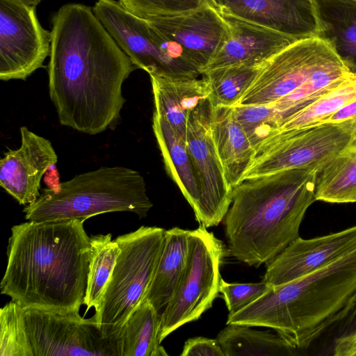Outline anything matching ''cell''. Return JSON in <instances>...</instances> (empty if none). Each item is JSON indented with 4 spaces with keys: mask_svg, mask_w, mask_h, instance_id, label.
I'll return each mask as SVG.
<instances>
[{
    "mask_svg": "<svg viewBox=\"0 0 356 356\" xmlns=\"http://www.w3.org/2000/svg\"><path fill=\"white\" fill-rule=\"evenodd\" d=\"M51 25L48 88L60 124L89 135L113 129L126 102L123 83L138 67L90 6L65 4Z\"/></svg>",
    "mask_w": 356,
    "mask_h": 356,
    "instance_id": "cell-1",
    "label": "cell"
},
{
    "mask_svg": "<svg viewBox=\"0 0 356 356\" xmlns=\"http://www.w3.org/2000/svg\"><path fill=\"white\" fill-rule=\"evenodd\" d=\"M85 221L28 220L12 227L1 293L25 309L79 312L90 254Z\"/></svg>",
    "mask_w": 356,
    "mask_h": 356,
    "instance_id": "cell-2",
    "label": "cell"
},
{
    "mask_svg": "<svg viewBox=\"0 0 356 356\" xmlns=\"http://www.w3.org/2000/svg\"><path fill=\"white\" fill-rule=\"evenodd\" d=\"M316 168L280 170L243 179L232 190L223 218L229 254L248 266L267 264L300 237L316 201Z\"/></svg>",
    "mask_w": 356,
    "mask_h": 356,
    "instance_id": "cell-3",
    "label": "cell"
},
{
    "mask_svg": "<svg viewBox=\"0 0 356 356\" xmlns=\"http://www.w3.org/2000/svg\"><path fill=\"white\" fill-rule=\"evenodd\" d=\"M356 303V248L291 282L270 286L227 324L273 329L298 350L334 333Z\"/></svg>",
    "mask_w": 356,
    "mask_h": 356,
    "instance_id": "cell-4",
    "label": "cell"
},
{
    "mask_svg": "<svg viewBox=\"0 0 356 356\" xmlns=\"http://www.w3.org/2000/svg\"><path fill=\"white\" fill-rule=\"evenodd\" d=\"M153 204L145 181L136 170L122 166L101 167L75 175L42 191L38 199L25 206V219L36 222L87 220L116 211L145 218Z\"/></svg>",
    "mask_w": 356,
    "mask_h": 356,
    "instance_id": "cell-5",
    "label": "cell"
},
{
    "mask_svg": "<svg viewBox=\"0 0 356 356\" xmlns=\"http://www.w3.org/2000/svg\"><path fill=\"white\" fill-rule=\"evenodd\" d=\"M165 234L163 228L141 226L115 238L120 253L94 314L105 335H118L143 302L159 263Z\"/></svg>",
    "mask_w": 356,
    "mask_h": 356,
    "instance_id": "cell-6",
    "label": "cell"
},
{
    "mask_svg": "<svg viewBox=\"0 0 356 356\" xmlns=\"http://www.w3.org/2000/svg\"><path fill=\"white\" fill-rule=\"evenodd\" d=\"M92 10L132 63L149 75L197 77L200 70L177 42L167 38L147 20L127 10L116 0H97Z\"/></svg>",
    "mask_w": 356,
    "mask_h": 356,
    "instance_id": "cell-7",
    "label": "cell"
},
{
    "mask_svg": "<svg viewBox=\"0 0 356 356\" xmlns=\"http://www.w3.org/2000/svg\"><path fill=\"white\" fill-rule=\"evenodd\" d=\"M355 131L356 124L351 120L277 131L254 149L243 179L292 168L321 170L346 147Z\"/></svg>",
    "mask_w": 356,
    "mask_h": 356,
    "instance_id": "cell-8",
    "label": "cell"
},
{
    "mask_svg": "<svg viewBox=\"0 0 356 356\" xmlns=\"http://www.w3.org/2000/svg\"><path fill=\"white\" fill-rule=\"evenodd\" d=\"M224 255L221 241L200 225L189 230L186 265L175 293L161 314V342L181 325L197 320L219 293Z\"/></svg>",
    "mask_w": 356,
    "mask_h": 356,
    "instance_id": "cell-9",
    "label": "cell"
},
{
    "mask_svg": "<svg viewBox=\"0 0 356 356\" xmlns=\"http://www.w3.org/2000/svg\"><path fill=\"white\" fill-rule=\"evenodd\" d=\"M344 66L318 38L298 40L262 64L234 106L272 104L315 76Z\"/></svg>",
    "mask_w": 356,
    "mask_h": 356,
    "instance_id": "cell-10",
    "label": "cell"
},
{
    "mask_svg": "<svg viewBox=\"0 0 356 356\" xmlns=\"http://www.w3.org/2000/svg\"><path fill=\"white\" fill-rule=\"evenodd\" d=\"M24 321L32 356H120L119 334L105 335L94 315L24 308Z\"/></svg>",
    "mask_w": 356,
    "mask_h": 356,
    "instance_id": "cell-11",
    "label": "cell"
},
{
    "mask_svg": "<svg viewBox=\"0 0 356 356\" xmlns=\"http://www.w3.org/2000/svg\"><path fill=\"white\" fill-rule=\"evenodd\" d=\"M36 7L0 0V79L25 81L51 51V33L40 24Z\"/></svg>",
    "mask_w": 356,
    "mask_h": 356,
    "instance_id": "cell-12",
    "label": "cell"
},
{
    "mask_svg": "<svg viewBox=\"0 0 356 356\" xmlns=\"http://www.w3.org/2000/svg\"><path fill=\"white\" fill-rule=\"evenodd\" d=\"M209 98L190 114L186 142L197 177L200 197L195 213L196 220L206 228L223 220L232 201L229 188L218 156L210 127Z\"/></svg>",
    "mask_w": 356,
    "mask_h": 356,
    "instance_id": "cell-13",
    "label": "cell"
},
{
    "mask_svg": "<svg viewBox=\"0 0 356 356\" xmlns=\"http://www.w3.org/2000/svg\"><path fill=\"white\" fill-rule=\"evenodd\" d=\"M147 21L179 44L202 74L229 37V26L213 3L188 13Z\"/></svg>",
    "mask_w": 356,
    "mask_h": 356,
    "instance_id": "cell-14",
    "label": "cell"
},
{
    "mask_svg": "<svg viewBox=\"0 0 356 356\" xmlns=\"http://www.w3.org/2000/svg\"><path fill=\"white\" fill-rule=\"evenodd\" d=\"M356 248V225L341 231L312 238L300 236L267 263L262 280L270 286L307 275Z\"/></svg>",
    "mask_w": 356,
    "mask_h": 356,
    "instance_id": "cell-15",
    "label": "cell"
},
{
    "mask_svg": "<svg viewBox=\"0 0 356 356\" xmlns=\"http://www.w3.org/2000/svg\"><path fill=\"white\" fill-rule=\"evenodd\" d=\"M19 131L20 147L8 149L0 161V186L19 204L28 206L40 197L41 179L58 156L48 139L26 127Z\"/></svg>",
    "mask_w": 356,
    "mask_h": 356,
    "instance_id": "cell-16",
    "label": "cell"
},
{
    "mask_svg": "<svg viewBox=\"0 0 356 356\" xmlns=\"http://www.w3.org/2000/svg\"><path fill=\"white\" fill-rule=\"evenodd\" d=\"M220 11L297 40L317 37L313 0H211Z\"/></svg>",
    "mask_w": 356,
    "mask_h": 356,
    "instance_id": "cell-17",
    "label": "cell"
},
{
    "mask_svg": "<svg viewBox=\"0 0 356 356\" xmlns=\"http://www.w3.org/2000/svg\"><path fill=\"white\" fill-rule=\"evenodd\" d=\"M220 12L229 26V37L203 72L234 65H260L298 40Z\"/></svg>",
    "mask_w": 356,
    "mask_h": 356,
    "instance_id": "cell-18",
    "label": "cell"
},
{
    "mask_svg": "<svg viewBox=\"0 0 356 356\" xmlns=\"http://www.w3.org/2000/svg\"><path fill=\"white\" fill-rule=\"evenodd\" d=\"M154 97V112L165 119L186 139L191 113L208 99L210 89L202 76L172 77L149 75Z\"/></svg>",
    "mask_w": 356,
    "mask_h": 356,
    "instance_id": "cell-19",
    "label": "cell"
},
{
    "mask_svg": "<svg viewBox=\"0 0 356 356\" xmlns=\"http://www.w3.org/2000/svg\"><path fill=\"white\" fill-rule=\"evenodd\" d=\"M210 127L227 184L232 190L242 181L254 149L236 120L233 106L211 104Z\"/></svg>",
    "mask_w": 356,
    "mask_h": 356,
    "instance_id": "cell-20",
    "label": "cell"
},
{
    "mask_svg": "<svg viewBox=\"0 0 356 356\" xmlns=\"http://www.w3.org/2000/svg\"><path fill=\"white\" fill-rule=\"evenodd\" d=\"M318 24L317 38L324 41L349 71L356 73V1L313 0Z\"/></svg>",
    "mask_w": 356,
    "mask_h": 356,
    "instance_id": "cell-21",
    "label": "cell"
},
{
    "mask_svg": "<svg viewBox=\"0 0 356 356\" xmlns=\"http://www.w3.org/2000/svg\"><path fill=\"white\" fill-rule=\"evenodd\" d=\"M152 129L168 176L178 186L195 212L200 202V192L186 139L155 112L153 113Z\"/></svg>",
    "mask_w": 356,
    "mask_h": 356,
    "instance_id": "cell-22",
    "label": "cell"
},
{
    "mask_svg": "<svg viewBox=\"0 0 356 356\" xmlns=\"http://www.w3.org/2000/svg\"><path fill=\"white\" fill-rule=\"evenodd\" d=\"M188 236L189 230L179 227L165 230L159 263L143 299L158 312L165 308L175 293L187 259Z\"/></svg>",
    "mask_w": 356,
    "mask_h": 356,
    "instance_id": "cell-23",
    "label": "cell"
},
{
    "mask_svg": "<svg viewBox=\"0 0 356 356\" xmlns=\"http://www.w3.org/2000/svg\"><path fill=\"white\" fill-rule=\"evenodd\" d=\"M161 323L159 312L143 300L119 332L120 356L168 355L160 345Z\"/></svg>",
    "mask_w": 356,
    "mask_h": 356,
    "instance_id": "cell-24",
    "label": "cell"
},
{
    "mask_svg": "<svg viewBox=\"0 0 356 356\" xmlns=\"http://www.w3.org/2000/svg\"><path fill=\"white\" fill-rule=\"evenodd\" d=\"M316 200L356 202V131L346 147L318 173Z\"/></svg>",
    "mask_w": 356,
    "mask_h": 356,
    "instance_id": "cell-25",
    "label": "cell"
},
{
    "mask_svg": "<svg viewBox=\"0 0 356 356\" xmlns=\"http://www.w3.org/2000/svg\"><path fill=\"white\" fill-rule=\"evenodd\" d=\"M216 340L225 356L294 355L298 350L276 332L256 330L245 325H227Z\"/></svg>",
    "mask_w": 356,
    "mask_h": 356,
    "instance_id": "cell-26",
    "label": "cell"
},
{
    "mask_svg": "<svg viewBox=\"0 0 356 356\" xmlns=\"http://www.w3.org/2000/svg\"><path fill=\"white\" fill-rule=\"evenodd\" d=\"M120 248L111 234L90 237V265L83 305L86 312L100 304L106 284L114 269Z\"/></svg>",
    "mask_w": 356,
    "mask_h": 356,
    "instance_id": "cell-27",
    "label": "cell"
},
{
    "mask_svg": "<svg viewBox=\"0 0 356 356\" xmlns=\"http://www.w3.org/2000/svg\"><path fill=\"white\" fill-rule=\"evenodd\" d=\"M356 99V76L351 74L335 88L284 119L277 131L300 129L325 123L337 111Z\"/></svg>",
    "mask_w": 356,
    "mask_h": 356,
    "instance_id": "cell-28",
    "label": "cell"
},
{
    "mask_svg": "<svg viewBox=\"0 0 356 356\" xmlns=\"http://www.w3.org/2000/svg\"><path fill=\"white\" fill-rule=\"evenodd\" d=\"M261 65H234L203 72L202 75L209 86L212 105L234 106L254 81Z\"/></svg>",
    "mask_w": 356,
    "mask_h": 356,
    "instance_id": "cell-29",
    "label": "cell"
},
{
    "mask_svg": "<svg viewBox=\"0 0 356 356\" xmlns=\"http://www.w3.org/2000/svg\"><path fill=\"white\" fill-rule=\"evenodd\" d=\"M351 74L346 66L325 71L277 100L271 105L279 113L280 124L335 88Z\"/></svg>",
    "mask_w": 356,
    "mask_h": 356,
    "instance_id": "cell-30",
    "label": "cell"
},
{
    "mask_svg": "<svg viewBox=\"0 0 356 356\" xmlns=\"http://www.w3.org/2000/svg\"><path fill=\"white\" fill-rule=\"evenodd\" d=\"M234 116L255 149L277 131L280 117L271 104L234 106Z\"/></svg>",
    "mask_w": 356,
    "mask_h": 356,
    "instance_id": "cell-31",
    "label": "cell"
},
{
    "mask_svg": "<svg viewBox=\"0 0 356 356\" xmlns=\"http://www.w3.org/2000/svg\"><path fill=\"white\" fill-rule=\"evenodd\" d=\"M0 356H32L24 326V308L13 300L0 310Z\"/></svg>",
    "mask_w": 356,
    "mask_h": 356,
    "instance_id": "cell-32",
    "label": "cell"
},
{
    "mask_svg": "<svg viewBox=\"0 0 356 356\" xmlns=\"http://www.w3.org/2000/svg\"><path fill=\"white\" fill-rule=\"evenodd\" d=\"M131 14L146 20L190 13L212 3L211 0H119Z\"/></svg>",
    "mask_w": 356,
    "mask_h": 356,
    "instance_id": "cell-33",
    "label": "cell"
},
{
    "mask_svg": "<svg viewBox=\"0 0 356 356\" xmlns=\"http://www.w3.org/2000/svg\"><path fill=\"white\" fill-rule=\"evenodd\" d=\"M270 286L264 282L259 283H228L221 279L219 292L222 294L228 316L233 315L256 301Z\"/></svg>",
    "mask_w": 356,
    "mask_h": 356,
    "instance_id": "cell-34",
    "label": "cell"
},
{
    "mask_svg": "<svg viewBox=\"0 0 356 356\" xmlns=\"http://www.w3.org/2000/svg\"><path fill=\"white\" fill-rule=\"evenodd\" d=\"M181 356H225L216 339L197 337L188 339Z\"/></svg>",
    "mask_w": 356,
    "mask_h": 356,
    "instance_id": "cell-35",
    "label": "cell"
},
{
    "mask_svg": "<svg viewBox=\"0 0 356 356\" xmlns=\"http://www.w3.org/2000/svg\"><path fill=\"white\" fill-rule=\"evenodd\" d=\"M333 355L334 356H356V331L335 339Z\"/></svg>",
    "mask_w": 356,
    "mask_h": 356,
    "instance_id": "cell-36",
    "label": "cell"
},
{
    "mask_svg": "<svg viewBox=\"0 0 356 356\" xmlns=\"http://www.w3.org/2000/svg\"><path fill=\"white\" fill-rule=\"evenodd\" d=\"M348 120L353 121L356 124V99L343 106L326 122H340Z\"/></svg>",
    "mask_w": 356,
    "mask_h": 356,
    "instance_id": "cell-37",
    "label": "cell"
},
{
    "mask_svg": "<svg viewBox=\"0 0 356 356\" xmlns=\"http://www.w3.org/2000/svg\"><path fill=\"white\" fill-rule=\"evenodd\" d=\"M17 1H19L24 3H26L27 5H29V6H38L41 0H17Z\"/></svg>",
    "mask_w": 356,
    "mask_h": 356,
    "instance_id": "cell-38",
    "label": "cell"
},
{
    "mask_svg": "<svg viewBox=\"0 0 356 356\" xmlns=\"http://www.w3.org/2000/svg\"><path fill=\"white\" fill-rule=\"evenodd\" d=\"M354 74L356 76V73H355V74Z\"/></svg>",
    "mask_w": 356,
    "mask_h": 356,
    "instance_id": "cell-39",
    "label": "cell"
},
{
    "mask_svg": "<svg viewBox=\"0 0 356 356\" xmlns=\"http://www.w3.org/2000/svg\"><path fill=\"white\" fill-rule=\"evenodd\" d=\"M356 1V0H355Z\"/></svg>",
    "mask_w": 356,
    "mask_h": 356,
    "instance_id": "cell-40",
    "label": "cell"
}]
</instances>
